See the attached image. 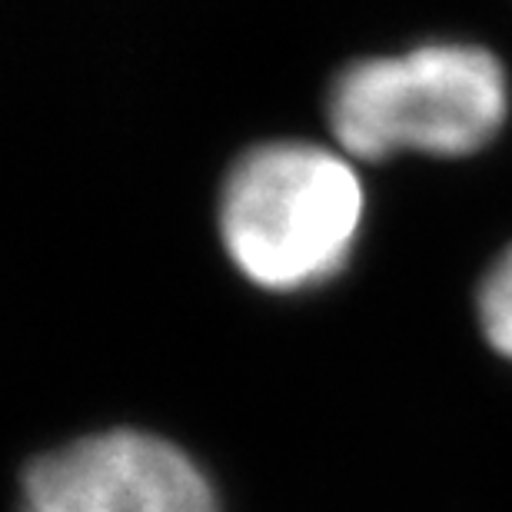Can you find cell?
<instances>
[{
  "instance_id": "3957f363",
  "label": "cell",
  "mask_w": 512,
  "mask_h": 512,
  "mask_svg": "<svg viewBox=\"0 0 512 512\" xmlns=\"http://www.w3.org/2000/svg\"><path fill=\"white\" fill-rule=\"evenodd\" d=\"M17 512H220L190 453L143 429H107L27 466Z\"/></svg>"
},
{
  "instance_id": "277c9868",
  "label": "cell",
  "mask_w": 512,
  "mask_h": 512,
  "mask_svg": "<svg viewBox=\"0 0 512 512\" xmlns=\"http://www.w3.org/2000/svg\"><path fill=\"white\" fill-rule=\"evenodd\" d=\"M479 326L489 346L512 360V247L489 266L479 286Z\"/></svg>"
},
{
  "instance_id": "7a4b0ae2",
  "label": "cell",
  "mask_w": 512,
  "mask_h": 512,
  "mask_svg": "<svg viewBox=\"0 0 512 512\" xmlns=\"http://www.w3.org/2000/svg\"><path fill=\"white\" fill-rule=\"evenodd\" d=\"M509 117L503 64L476 44H426L346 64L326 94V120L343 153L466 157Z\"/></svg>"
},
{
  "instance_id": "6da1fadb",
  "label": "cell",
  "mask_w": 512,
  "mask_h": 512,
  "mask_svg": "<svg viewBox=\"0 0 512 512\" xmlns=\"http://www.w3.org/2000/svg\"><path fill=\"white\" fill-rule=\"evenodd\" d=\"M366 217L353 163L310 140L250 147L220 187L217 230L243 280L266 293L320 290L346 273Z\"/></svg>"
}]
</instances>
